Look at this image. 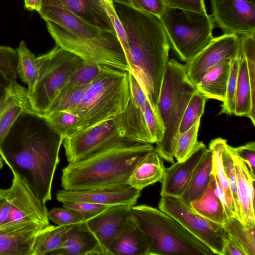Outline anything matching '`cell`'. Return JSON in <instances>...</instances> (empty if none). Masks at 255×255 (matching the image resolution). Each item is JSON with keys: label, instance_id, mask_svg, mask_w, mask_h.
<instances>
[{"label": "cell", "instance_id": "obj_15", "mask_svg": "<svg viewBox=\"0 0 255 255\" xmlns=\"http://www.w3.org/2000/svg\"><path fill=\"white\" fill-rule=\"evenodd\" d=\"M140 190L129 186L96 188L84 190L62 189L56 193V199L65 202H90L107 206H133L140 196Z\"/></svg>", "mask_w": 255, "mask_h": 255}, {"label": "cell", "instance_id": "obj_3", "mask_svg": "<svg viewBox=\"0 0 255 255\" xmlns=\"http://www.w3.org/2000/svg\"><path fill=\"white\" fill-rule=\"evenodd\" d=\"M154 150L152 144L126 142L69 163L62 170L61 186L68 190L128 186L135 167Z\"/></svg>", "mask_w": 255, "mask_h": 255}, {"label": "cell", "instance_id": "obj_21", "mask_svg": "<svg viewBox=\"0 0 255 255\" xmlns=\"http://www.w3.org/2000/svg\"><path fill=\"white\" fill-rule=\"evenodd\" d=\"M42 4L66 9L102 31L116 33L101 0H42Z\"/></svg>", "mask_w": 255, "mask_h": 255}, {"label": "cell", "instance_id": "obj_57", "mask_svg": "<svg viewBox=\"0 0 255 255\" xmlns=\"http://www.w3.org/2000/svg\"><path fill=\"white\" fill-rule=\"evenodd\" d=\"M1 94H2V92H0V97L1 96Z\"/></svg>", "mask_w": 255, "mask_h": 255}, {"label": "cell", "instance_id": "obj_49", "mask_svg": "<svg viewBox=\"0 0 255 255\" xmlns=\"http://www.w3.org/2000/svg\"><path fill=\"white\" fill-rule=\"evenodd\" d=\"M232 154L237 156L248 166L251 173L255 175V142L250 141L246 144L234 147L228 145Z\"/></svg>", "mask_w": 255, "mask_h": 255}, {"label": "cell", "instance_id": "obj_2", "mask_svg": "<svg viewBox=\"0 0 255 255\" xmlns=\"http://www.w3.org/2000/svg\"><path fill=\"white\" fill-rule=\"evenodd\" d=\"M124 28L125 54L129 71L156 110L170 48L159 18L137 9L125 0H113Z\"/></svg>", "mask_w": 255, "mask_h": 255}, {"label": "cell", "instance_id": "obj_56", "mask_svg": "<svg viewBox=\"0 0 255 255\" xmlns=\"http://www.w3.org/2000/svg\"><path fill=\"white\" fill-rule=\"evenodd\" d=\"M249 2L255 4V0H247Z\"/></svg>", "mask_w": 255, "mask_h": 255}, {"label": "cell", "instance_id": "obj_32", "mask_svg": "<svg viewBox=\"0 0 255 255\" xmlns=\"http://www.w3.org/2000/svg\"><path fill=\"white\" fill-rule=\"evenodd\" d=\"M53 226L43 228L36 235L32 255H48L60 248L64 233L72 226Z\"/></svg>", "mask_w": 255, "mask_h": 255}, {"label": "cell", "instance_id": "obj_10", "mask_svg": "<svg viewBox=\"0 0 255 255\" xmlns=\"http://www.w3.org/2000/svg\"><path fill=\"white\" fill-rule=\"evenodd\" d=\"M131 142H135L123 135L117 116L65 138L63 144L67 161L72 163L118 144Z\"/></svg>", "mask_w": 255, "mask_h": 255}, {"label": "cell", "instance_id": "obj_38", "mask_svg": "<svg viewBox=\"0 0 255 255\" xmlns=\"http://www.w3.org/2000/svg\"><path fill=\"white\" fill-rule=\"evenodd\" d=\"M200 124V120L186 131L178 134L174 153V157L177 161L184 160L193 151L198 141Z\"/></svg>", "mask_w": 255, "mask_h": 255}, {"label": "cell", "instance_id": "obj_7", "mask_svg": "<svg viewBox=\"0 0 255 255\" xmlns=\"http://www.w3.org/2000/svg\"><path fill=\"white\" fill-rule=\"evenodd\" d=\"M159 20L170 47L186 63L196 56L214 38V21L207 12L167 7Z\"/></svg>", "mask_w": 255, "mask_h": 255}, {"label": "cell", "instance_id": "obj_12", "mask_svg": "<svg viewBox=\"0 0 255 255\" xmlns=\"http://www.w3.org/2000/svg\"><path fill=\"white\" fill-rule=\"evenodd\" d=\"M12 173V182L8 188L9 213L0 227L23 222L49 225L48 211L45 203L38 198L19 176L14 172Z\"/></svg>", "mask_w": 255, "mask_h": 255}, {"label": "cell", "instance_id": "obj_40", "mask_svg": "<svg viewBox=\"0 0 255 255\" xmlns=\"http://www.w3.org/2000/svg\"><path fill=\"white\" fill-rule=\"evenodd\" d=\"M228 145L227 144L223 149L222 155V161L235 206L236 218L241 222L242 215L238 194L237 179L232 153L229 149Z\"/></svg>", "mask_w": 255, "mask_h": 255}, {"label": "cell", "instance_id": "obj_25", "mask_svg": "<svg viewBox=\"0 0 255 255\" xmlns=\"http://www.w3.org/2000/svg\"><path fill=\"white\" fill-rule=\"evenodd\" d=\"M117 116L121 131L124 137L138 143H154L143 112L131 95L125 110Z\"/></svg>", "mask_w": 255, "mask_h": 255}, {"label": "cell", "instance_id": "obj_27", "mask_svg": "<svg viewBox=\"0 0 255 255\" xmlns=\"http://www.w3.org/2000/svg\"><path fill=\"white\" fill-rule=\"evenodd\" d=\"M189 205L197 213L215 223L223 225L229 219L219 196L213 173L206 189L198 199L192 201Z\"/></svg>", "mask_w": 255, "mask_h": 255}, {"label": "cell", "instance_id": "obj_31", "mask_svg": "<svg viewBox=\"0 0 255 255\" xmlns=\"http://www.w3.org/2000/svg\"><path fill=\"white\" fill-rule=\"evenodd\" d=\"M18 58L17 72L22 82L27 86L28 95L34 91L39 76L38 64L34 53L27 47L22 40L16 49Z\"/></svg>", "mask_w": 255, "mask_h": 255}, {"label": "cell", "instance_id": "obj_26", "mask_svg": "<svg viewBox=\"0 0 255 255\" xmlns=\"http://www.w3.org/2000/svg\"><path fill=\"white\" fill-rule=\"evenodd\" d=\"M238 57L239 68L234 115L249 118L255 126V96L252 93L246 59L241 48Z\"/></svg>", "mask_w": 255, "mask_h": 255}, {"label": "cell", "instance_id": "obj_34", "mask_svg": "<svg viewBox=\"0 0 255 255\" xmlns=\"http://www.w3.org/2000/svg\"><path fill=\"white\" fill-rule=\"evenodd\" d=\"M223 227L239 245L246 255H255V227L246 229L235 217L229 218Z\"/></svg>", "mask_w": 255, "mask_h": 255}, {"label": "cell", "instance_id": "obj_36", "mask_svg": "<svg viewBox=\"0 0 255 255\" xmlns=\"http://www.w3.org/2000/svg\"><path fill=\"white\" fill-rule=\"evenodd\" d=\"M44 117L55 130L64 138L75 134L80 130L78 118L68 112H54Z\"/></svg>", "mask_w": 255, "mask_h": 255}, {"label": "cell", "instance_id": "obj_17", "mask_svg": "<svg viewBox=\"0 0 255 255\" xmlns=\"http://www.w3.org/2000/svg\"><path fill=\"white\" fill-rule=\"evenodd\" d=\"M131 207L125 205L110 206L86 222L98 240L105 255H107L109 246L121 232L131 216Z\"/></svg>", "mask_w": 255, "mask_h": 255}, {"label": "cell", "instance_id": "obj_18", "mask_svg": "<svg viewBox=\"0 0 255 255\" xmlns=\"http://www.w3.org/2000/svg\"><path fill=\"white\" fill-rule=\"evenodd\" d=\"M29 111L32 110L27 89L19 84L16 80L8 82L2 91L0 98V143L18 117Z\"/></svg>", "mask_w": 255, "mask_h": 255}, {"label": "cell", "instance_id": "obj_6", "mask_svg": "<svg viewBox=\"0 0 255 255\" xmlns=\"http://www.w3.org/2000/svg\"><path fill=\"white\" fill-rule=\"evenodd\" d=\"M196 86L189 79L185 65L174 59L168 60L156 106L164 127L162 139L154 148L163 159L173 163L179 125Z\"/></svg>", "mask_w": 255, "mask_h": 255}, {"label": "cell", "instance_id": "obj_44", "mask_svg": "<svg viewBox=\"0 0 255 255\" xmlns=\"http://www.w3.org/2000/svg\"><path fill=\"white\" fill-rule=\"evenodd\" d=\"M145 121L154 143L160 142L164 133V127L156 110L153 107L148 99L142 111Z\"/></svg>", "mask_w": 255, "mask_h": 255}, {"label": "cell", "instance_id": "obj_39", "mask_svg": "<svg viewBox=\"0 0 255 255\" xmlns=\"http://www.w3.org/2000/svg\"><path fill=\"white\" fill-rule=\"evenodd\" d=\"M105 66L85 62L70 77L63 88L80 87L91 84L103 72Z\"/></svg>", "mask_w": 255, "mask_h": 255}, {"label": "cell", "instance_id": "obj_41", "mask_svg": "<svg viewBox=\"0 0 255 255\" xmlns=\"http://www.w3.org/2000/svg\"><path fill=\"white\" fill-rule=\"evenodd\" d=\"M238 68L239 57L238 55L231 61L226 98L221 105L222 108L219 114H225L228 115L234 114Z\"/></svg>", "mask_w": 255, "mask_h": 255}, {"label": "cell", "instance_id": "obj_47", "mask_svg": "<svg viewBox=\"0 0 255 255\" xmlns=\"http://www.w3.org/2000/svg\"><path fill=\"white\" fill-rule=\"evenodd\" d=\"M127 1L134 8L159 19L167 8L164 0H127Z\"/></svg>", "mask_w": 255, "mask_h": 255}, {"label": "cell", "instance_id": "obj_42", "mask_svg": "<svg viewBox=\"0 0 255 255\" xmlns=\"http://www.w3.org/2000/svg\"><path fill=\"white\" fill-rule=\"evenodd\" d=\"M17 53L10 46H0V74L7 82L16 80Z\"/></svg>", "mask_w": 255, "mask_h": 255}, {"label": "cell", "instance_id": "obj_11", "mask_svg": "<svg viewBox=\"0 0 255 255\" xmlns=\"http://www.w3.org/2000/svg\"><path fill=\"white\" fill-rule=\"evenodd\" d=\"M158 208L178 221L215 255H223L225 247L223 225L200 215L180 197L161 196Z\"/></svg>", "mask_w": 255, "mask_h": 255}, {"label": "cell", "instance_id": "obj_37", "mask_svg": "<svg viewBox=\"0 0 255 255\" xmlns=\"http://www.w3.org/2000/svg\"><path fill=\"white\" fill-rule=\"evenodd\" d=\"M207 100L204 96L198 91L192 95L181 119L178 134L186 131L200 120Z\"/></svg>", "mask_w": 255, "mask_h": 255}, {"label": "cell", "instance_id": "obj_43", "mask_svg": "<svg viewBox=\"0 0 255 255\" xmlns=\"http://www.w3.org/2000/svg\"><path fill=\"white\" fill-rule=\"evenodd\" d=\"M240 36V48L246 59L252 93L255 96V32Z\"/></svg>", "mask_w": 255, "mask_h": 255}, {"label": "cell", "instance_id": "obj_16", "mask_svg": "<svg viewBox=\"0 0 255 255\" xmlns=\"http://www.w3.org/2000/svg\"><path fill=\"white\" fill-rule=\"evenodd\" d=\"M208 148L204 143L198 141L190 155L184 160L177 161L165 168L160 181V195L180 197Z\"/></svg>", "mask_w": 255, "mask_h": 255}, {"label": "cell", "instance_id": "obj_29", "mask_svg": "<svg viewBox=\"0 0 255 255\" xmlns=\"http://www.w3.org/2000/svg\"><path fill=\"white\" fill-rule=\"evenodd\" d=\"M165 169L162 158L154 149L147 154L135 167L127 184L128 186L141 191L150 185L161 181Z\"/></svg>", "mask_w": 255, "mask_h": 255}, {"label": "cell", "instance_id": "obj_45", "mask_svg": "<svg viewBox=\"0 0 255 255\" xmlns=\"http://www.w3.org/2000/svg\"><path fill=\"white\" fill-rule=\"evenodd\" d=\"M49 220L58 226L74 225L84 221L83 217L76 212L66 208H55L48 213Z\"/></svg>", "mask_w": 255, "mask_h": 255}, {"label": "cell", "instance_id": "obj_23", "mask_svg": "<svg viewBox=\"0 0 255 255\" xmlns=\"http://www.w3.org/2000/svg\"><path fill=\"white\" fill-rule=\"evenodd\" d=\"M148 251L146 238L131 214L121 232L109 246L107 255H147Z\"/></svg>", "mask_w": 255, "mask_h": 255}, {"label": "cell", "instance_id": "obj_5", "mask_svg": "<svg viewBox=\"0 0 255 255\" xmlns=\"http://www.w3.org/2000/svg\"><path fill=\"white\" fill-rule=\"evenodd\" d=\"M130 96L128 72L106 66L80 102L66 112L78 118L81 131L121 114Z\"/></svg>", "mask_w": 255, "mask_h": 255}, {"label": "cell", "instance_id": "obj_13", "mask_svg": "<svg viewBox=\"0 0 255 255\" xmlns=\"http://www.w3.org/2000/svg\"><path fill=\"white\" fill-rule=\"evenodd\" d=\"M240 48L238 35L224 33L214 37L200 53L185 64L189 79L196 86L212 67L225 59L236 57Z\"/></svg>", "mask_w": 255, "mask_h": 255}, {"label": "cell", "instance_id": "obj_1", "mask_svg": "<svg viewBox=\"0 0 255 255\" xmlns=\"http://www.w3.org/2000/svg\"><path fill=\"white\" fill-rule=\"evenodd\" d=\"M64 138L44 117L22 114L0 143V155L43 203L51 200L54 173Z\"/></svg>", "mask_w": 255, "mask_h": 255}, {"label": "cell", "instance_id": "obj_20", "mask_svg": "<svg viewBox=\"0 0 255 255\" xmlns=\"http://www.w3.org/2000/svg\"><path fill=\"white\" fill-rule=\"evenodd\" d=\"M105 255L86 222L72 225L63 234L60 248L48 255Z\"/></svg>", "mask_w": 255, "mask_h": 255}, {"label": "cell", "instance_id": "obj_33", "mask_svg": "<svg viewBox=\"0 0 255 255\" xmlns=\"http://www.w3.org/2000/svg\"><path fill=\"white\" fill-rule=\"evenodd\" d=\"M227 144V140L219 137L213 139L209 143V149L213 153V173L222 187L227 204L233 215L236 218V213L234 202L231 192L229 183L225 172L222 161V155L223 149Z\"/></svg>", "mask_w": 255, "mask_h": 255}, {"label": "cell", "instance_id": "obj_54", "mask_svg": "<svg viewBox=\"0 0 255 255\" xmlns=\"http://www.w3.org/2000/svg\"><path fill=\"white\" fill-rule=\"evenodd\" d=\"M42 6V0H24V6L29 10H34L39 12Z\"/></svg>", "mask_w": 255, "mask_h": 255}, {"label": "cell", "instance_id": "obj_55", "mask_svg": "<svg viewBox=\"0 0 255 255\" xmlns=\"http://www.w3.org/2000/svg\"><path fill=\"white\" fill-rule=\"evenodd\" d=\"M3 167V160L0 155V170Z\"/></svg>", "mask_w": 255, "mask_h": 255}, {"label": "cell", "instance_id": "obj_8", "mask_svg": "<svg viewBox=\"0 0 255 255\" xmlns=\"http://www.w3.org/2000/svg\"><path fill=\"white\" fill-rule=\"evenodd\" d=\"M39 76L29 96L32 111L43 117L46 111L70 77L85 62L79 56L57 45L36 57Z\"/></svg>", "mask_w": 255, "mask_h": 255}, {"label": "cell", "instance_id": "obj_22", "mask_svg": "<svg viewBox=\"0 0 255 255\" xmlns=\"http://www.w3.org/2000/svg\"><path fill=\"white\" fill-rule=\"evenodd\" d=\"M237 179L238 194L242 222L246 229L255 227V175L237 156L232 154Z\"/></svg>", "mask_w": 255, "mask_h": 255}, {"label": "cell", "instance_id": "obj_9", "mask_svg": "<svg viewBox=\"0 0 255 255\" xmlns=\"http://www.w3.org/2000/svg\"><path fill=\"white\" fill-rule=\"evenodd\" d=\"M56 45L81 57L85 62L129 72L123 46L116 33L104 31L93 38L75 36L58 25L45 21Z\"/></svg>", "mask_w": 255, "mask_h": 255}, {"label": "cell", "instance_id": "obj_14", "mask_svg": "<svg viewBox=\"0 0 255 255\" xmlns=\"http://www.w3.org/2000/svg\"><path fill=\"white\" fill-rule=\"evenodd\" d=\"M212 17L225 33L255 32V4L247 0H210Z\"/></svg>", "mask_w": 255, "mask_h": 255}, {"label": "cell", "instance_id": "obj_30", "mask_svg": "<svg viewBox=\"0 0 255 255\" xmlns=\"http://www.w3.org/2000/svg\"><path fill=\"white\" fill-rule=\"evenodd\" d=\"M213 153L208 148L196 168L184 192L180 197L188 205L203 193L207 188L212 174Z\"/></svg>", "mask_w": 255, "mask_h": 255}, {"label": "cell", "instance_id": "obj_28", "mask_svg": "<svg viewBox=\"0 0 255 255\" xmlns=\"http://www.w3.org/2000/svg\"><path fill=\"white\" fill-rule=\"evenodd\" d=\"M227 58L212 67L196 86L197 91L207 99L225 100L231 61Z\"/></svg>", "mask_w": 255, "mask_h": 255}, {"label": "cell", "instance_id": "obj_24", "mask_svg": "<svg viewBox=\"0 0 255 255\" xmlns=\"http://www.w3.org/2000/svg\"><path fill=\"white\" fill-rule=\"evenodd\" d=\"M39 13L45 21H51L80 37L93 38L104 32L70 11L59 7L42 5Z\"/></svg>", "mask_w": 255, "mask_h": 255}, {"label": "cell", "instance_id": "obj_53", "mask_svg": "<svg viewBox=\"0 0 255 255\" xmlns=\"http://www.w3.org/2000/svg\"><path fill=\"white\" fill-rule=\"evenodd\" d=\"M10 211L9 189H0V227L7 218Z\"/></svg>", "mask_w": 255, "mask_h": 255}, {"label": "cell", "instance_id": "obj_48", "mask_svg": "<svg viewBox=\"0 0 255 255\" xmlns=\"http://www.w3.org/2000/svg\"><path fill=\"white\" fill-rule=\"evenodd\" d=\"M101 1L125 52L128 46L126 35L123 26L116 12L113 0H101Z\"/></svg>", "mask_w": 255, "mask_h": 255}, {"label": "cell", "instance_id": "obj_51", "mask_svg": "<svg viewBox=\"0 0 255 255\" xmlns=\"http://www.w3.org/2000/svg\"><path fill=\"white\" fill-rule=\"evenodd\" d=\"M130 93L136 104L143 111L147 99V95L134 76L128 72Z\"/></svg>", "mask_w": 255, "mask_h": 255}, {"label": "cell", "instance_id": "obj_46", "mask_svg": "<svg viewBox=\"0 0 255 255\" xmlns=\"http://www.w3.org/2000/svg\"><path fill=\"white\" fill-rule=\"evenodd\" d=\"M108 207L109 206L86 202L63 203V207L76 212L83 217L84 222L95 217Z\"/></svg>", "mask_w": 255, "mask_h": 255}, {"label": "cell", "instance_id": "obj_35", "mask_svg": "<svg viewBox=\"0 0 255 255\" xmlns=\"http://www.w3.org/2000/svg\"><path fill=\"white\" fill-rule=\"evenodd\" d=\"M89 85L62 89L46 111L44 116L54 112L68 111L75 107L82 100Z\"/></svg>", "mask_w": 255, "mask_h": 255}, {"label": "cell", "instance_id": "obj_50", "mask_svg": "<svg viewBox=\"0 0 255 255\" xmlns=\"http://www.w3.org/2000/svg\"><path fill=\"white\" fill-rule=\"evenodd\" d=\"M167 7L181 10L207 13L204 0H164Z\"/></svg>", "mask_w": 255, "mask_h": 255}, {"label": "cell", "instance_id": "obj_19", "mask_svg": "<svg viewBox=\"0 0 255 255\" xmlns=\"http://www.w3.org/2000/svg\"><path fill=\"white\" fill-rule=\"evenodd\" d=\"M47 225L18 223L0 228V255H32L37 234Z\"/></svg>", "mask_w": 255, "mask_h": 255}, {"label": "cell", "instance_id": "obj_4", "mask_svg": "<svg viewBox=\"0 0 255 255\" xmlns=\"http://www.w3.org/2000/svg\"><path fill=\"white\" fill-rule=\"evenodd\" d=\"M131 212L146 238L147 255H215L178 221L160 209L142 204L131 206Z\"/></svg>", "mask_w": 255, "mask_h": 255}, {"label": "cell", "instance_id": "obj_52", "mask_svg": "<svg viewBox=\"0 0 255 255\" xmlns=\"http://www.w3.org/2000/svg\"><path fill=\"white\" fill-rule=\"evenodd\" d=\"M224 239L225 247L223 255H246L239 245L225 230Z\"/></svg>", "mask_w": 255, "mask_h": 255}]
</instances>
